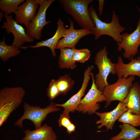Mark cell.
I'll return each mask as SVG.
<instances>
[{"instance_id": "cell-1", "label": "cell", "mask_w": 140, "mask_h": 140, "mask_svg": "<svg viewBox=\"0 0 140 140\" xmlns=\"http://www.w3.org/2000/svg\"><path fill=\"white\" fill-rule=\"evenodd\" d=\"M88 11L95 24L92 34L94 36L96 40L101 36L106 35L111 37L117 43L121 42V33L126 28L121 25L119 18L114 11L113 12L112 20L109 23L101 20L93 6L88 8Z\"/></svg>"}, {"instance_id": "cell-2", "label": "cell", "mask_w": 140, "mask_h": 140, "mask_svg": "<svg viewBox=\"0 0 140 140\" xmlns=\"http://www.w3.org/2000/svg\"><path fill=\"white\" fill-rule=\"evenodd\" d=\"M25 94L21 87H5L0 90V127L20 105Z\"/></svg>"}, {"instance_id": "cell-3", "label": "cell", "mask_w": 140, "mask_h": 140, "mask_svg": "<svg viewBox=\"0 0 140 140\" xmlns=\"http://www.w3.org/2000/svg\"><path fill=\"white\" fill-rule=\"evenodd\" d=\"M65 11L82 28L92 31L95 27L89 14L88 6L92 0H60Z\"/></svg>"}, {"instance_id": "cell-4", "label": "cell", "mask_w": 140, "mask_h": 140, "mask_svg": "<svg viewBox=\"0 0 140 140\" xmlns=\"http://www.w3.org/2000/svg\"><path fill=\"white\" fill-rule=\"evenodd\" d=\"M108 52L104 46L96 53L94 58V64L97 66L99 72L95 77V84L98 89L103 92L108 86L107 79L109 75L116 74V64L111 62L108 56Z\"/></svg>"}, {"instance_id": "cell-5", "label": "cell", "mask_w": 140, "mask_h": 140, "mask_svg": "<svg viewBox=\"0 0 140 140\" xmlns=\"http://www.w3.org/2000/svg\"><path fill=\"white\" fill-rule=\"evenodd\" d=\"M23 108L24 112L23 115L14 124L15 126L22 129L23 127V122L26 119L29 120L33 123L35 129H38L42 126V122L49 114L60 110L55 106L54 103L52 102L44 108L37 106L31 105L24 102Z\"/></svg>"}, {"instance_id": "cell-6", "label": "cell", "mask_w": 140, "mask_h": 140, "mask_svg": "<svg viewBox=\"0 0 140 140\" xmlns=\"http://www.w3.org/2000/svg\"><path fill=\"white\" fill-rule=\"evenodd\" d=\"M135 79V76L133 75H130L127 78H118L115 83L106 87L102 92L106 99L105 108L108 107L113 101L123 102Z\"/></svg>"}, {"instance_id": "cell-7", "label": "cell", "mask_w": 140, "mask_h": 140, "mask_svg": "<svg viewBox=\"0 0 140 140\" xmlns=\"http://www.w3.org/2000/svg\"><path fill=\"white\" fill-rule=\"evenodd\" d=\"M91 75L92 81L91 88L81 99L77 110L79 112L89 115L95 113L100 109L99 102L106 101L103 92L98 89L95 84L94 74L92 72Z\"/></svg>"}, {"instance_id": "cell-8", "label": "cell", "mask_w": 140, "mask_h": 140, "mask_svg": "<svg viewBox=\"0 0 140 140\" xmlns=\"http://www.w3.org/2000/svg\"><path fill=\"white\" fill-rule=\"evenodd\" d=\"M122 40L117 43V49L121 51L124 50V57L128 60L139 53L138 48L140 45V16L136 29L131 33L125 32L121 34Z\"/></svg>"}, {"instance_id": "cell-9", "label": "cell", "mask_w": 140, "mask_h": 140, "mask_svg": "<svg viewBox=\"0 0 140 140\" xmlns=\"http://www.w3.org/2000/svg\"><path fill=\"white\" fill-rule=\"evenodd\" d=\"M55 0H44L39 5L38 10L34 19L26 28L27 34L30 37L40 40L43 28L51 23L46 20V13L48 8Z\"/></svg>"}, {"instance_id": "cell-10", "label": "cell", "mask_w": 140, "mask_h": 140, "mask_svg": "<svg viewBox=\"0 0 140 140\" xmlns=\"http://www.w3.org/2000/svg\"><path fill=\"white\" fill-rule=\"evenodd\" d=\"M5 19L1 27L5 29L9 34L13 35L14 39L12 45L19 48L25 43H32L34 39L30 37L26 34L25 29L18 24L14 19L12 15H7L4 13Z\"/></svg>"}, {"instance_id": "cell-11", "label": "cell", "mask_w": 140, "mask_h": 140, "mask_svg": "<svg viewBox=\"0 0 140 140\" xmlns=\"http://www.w3.org/2000/svg\"><path fill=\"white\" fill-rule=\"evenodd\" d=\"M44 0H27L18 7L15 13L14 19L26 27L35 17L37 9Z\"/></svg>"}, {"instance_id": "cell-12", "label": "cell", "mask_w": 140, "mask_h": 140, "mask_svg": "<svg viewBox=\"0 0 140 140\" xmlns=\"http://www.w3.org/2000/svg\"><path fill=\"white\" fill-rule=\"evenodd\" d=\"M94 68L93 66L91 65L88 66L85 70L83 82L81 88L77 93L64 103H55L56 107L63 108L64 110L63 113L69 114L70 112H74L75 110L77 111L82 97L85 95V91L91 77V73Z\"/></svg>"}, {"instance_id": "cell-13", "label": "cell", "mask_w": 140, "mask_h": 140, "mask_svg": "<svg viewBox=\"0 0 140 140\" xmlns=\"http://www.w3.org/2000/svg\"><path fill=\"white\" fill-rule=\"evenodd\" d=\"M70 23L69 31L67 34L58 42L55 49H60L64 48H75L76 44L79 40L84 36L92 34L90 30L84 28L75 29L74 22L69 19Z\"/></svg>"}, {"instance_id": "cell-14", "label": "cell", "mask_w": 140, "mask_h": 140, "mask_svg": "<svg viewBox=\"0 0 140 140\" xmlns=\"http://www.w3.org/2000/svg\"><path fill=\"white\" fill-rule=\"evenodd\" d=\"M127 110L123 103L120 102L116 107L111 111L102 113L96 112L95 114L100 117L95 123L96 124H100L97 126V128L100 129L105 127L106 130L112 129L115 121Z\"/></svg>"}, {"instance_id": "cell-15", "label": "cell", "mask_w": 140, "mask_h": 140, "mask_svg": "<svg viewBox=\"0 0 140 140\" xmlns=\"http://www.w3.org/2000/svg\"><path fill=\"white\" fill-rule=\"evenodd\" d=\"M57 25V27L56 32L51 38L38 42L34 45L21 46L19 48L25 49L29 47L35 48L41 47H47L50 49L52 56L55 57L56 55L55 50L58 42L60 39L65 37L69 31V28L67 29L65 28L64 22L61 18L58 20Z\"/></svg>"}, {"instance_id": "cell-16", "label": "cell", "mask_w": 140, "mask_h": 140, "mask_svg": "<svg viewBox=\"0 0 140 140\" xmlns=\"http://www.w3.org/2000/svg\"><path fill=\"white\" fill-rule=\"evenodd\" d=\"M130 60L129 62L125 64L121 56L118 57L115 66L116 74L118 78H127L131 75L140 78V56L132 58Z\"/></svg>"}, {"instance_id": "cell-17", "label": "cell", "mask_w": 140, "mask_h": 140, "mask_svg": "<svg viewBox=\"0 0 140 140\" xmlns=\"http://www.w3.org/2000/svg\"><path fill=\"white\" fill-rule=\"evenodd\" d=\"M122 102L131 113L140 114V85L138 82H135L131 84Z\"/></svg>"}, {"instance_id": "cell-18", "label": "cell", "mask_w": 140, "mask_h": 140, "mask_svg": "<svg viewBox=\"0 0 140 140\" xmlns=\"http://www.w3.org/2000/svg\"><path fill=\"white\" fill-rule=\"evenodd\" d=\"M24 137L21 140H57V137L51 126L44 124L33 130H25Z\"/></svg>"}, {"instance_id": "cell-19", "label": "cell", "mask_w": 140, "mask_h": 140, "mask_svg": "<svg viewBox=\"0 0 140 140\" xmlns=\"http://www.w3.org/2000/svg\"><path fill=\"white\" fill-rule=\"evenodd\" d=\"M119 127L121 132L109 140H135L140 137V130L131 125L123 123Z\"/></svg>"}, {"instance_id": "cell-20", "label": "cell", "mask_w": 140, "mask_h": 140, "mask_svg": "<svg viewBox=\"0 0 140 140\" xmlns=\"http://www.w3.org/2000/svg\"><path fill=\"white\" fill-rule=\"evenodd\" d=\"M75 48H64L60 49V54L58 65L61 69H73L76 67L75 63L73 60V57Z\"/></svg>"}, {"instance_id": "cell-21", "label": "cell", "mask_w": 140, "mask_h": 140, "mask_svg": "<svg viewBox=\"0 0 140 140\" xmlns=\"http://www.w3.org/2000/svg\"><path fill=\"white\" fill-rule=\"evenodd\" d=\"M19 48L12 45H7L4 37L0 41V58L1 60L5 62L10 58L17 55L21 52Z\"/></svg>"}, {"instance_id": "cell-22", "label": "cell", "mask_w": 140, "mask_h": 140, "mask_svg": "<svg viewBox=\"0 0 140 140\" xmlns=\"http://www.w3.org/2000/svg\"><path fill=\"white\" fill-rule=\"evenodd\" d=\"M56 81L60 95H66L72 89L75 82L67 74L60 76Z\"/></svg>"}, {"instance_id": "cell-23", "label": "cell", "mask_w": 140, "mask_h": 140, "mask_svg": "<svg viewBox=\"0 0 140 140\" xmlns=\"http://www.w3.org/2000/svg\"><path fill=\"white\" fill-rule=\"evenodd\" d=\"M24 0H0V10L6 15L15 13L19 6Z\"/></svg>"}, {"instance_id": "cell-24", "label": "cell", "mask_w": 140, "mask_h": 140, "mask_svg": "<svg viewBox=\"0 0 140 140\" xmlns=\"http://www.w3.org/2000/svg\"><path fill=\"white\" fill-rule=\"evenodd\" d=\"M118 121L134 127L139 126L140 125V114H133L128 110L120 117Z\"/></svg>"}, {"instance_id": "cell-25", "label": "cell", "mask_w": 140, "mask_h": 140, "mask_svg": "<svg viewBox=\"0 0 140 140\" xmlns=\"http://www.w3.org/2000/svg\"><path fill=\"white\" fill-rule=\"evenodd\" d=\"M91 52L87 48L76 49L73 57V60L75 63L78 62L84 63L90 57Z\"/></svg>"}, {"instance_id": "cell-26", "label": "cell", "mask_w": 140, "mask_h": 140, "mask_svg": "<svg viewBox=\"0 0 140 140\" xmlns=\"http://www.w3.org/2000/svg\"><path fill=\"white\" fill-rule=\"evenodd\" d=\"M46 95L51 101H53L60 95L56 80H51L46 89Z\"/></svg>"}, {"instance_id": "cell-27", "label": "cell", "mask_w": 140, "mask_h": 140, "mask_svg": "<svg viewBox=\"0 0 140 140\" xmlns=\"http://www.w3.org/2000/svg\"><path fill=\"white\" fill-rule=\"evenodd\" d=\"M60 127L66 128L72 122H71L69 114L63 113L60 116L58 120Z\"/></svg>"}, {"instance_id": "cell-28", "label": "cell", "mask_w": 140, "mask_h": 140, "mask_svg": "<svg viewBox=\"0 0 140 140\" xmlns=\"http://www.w3.org/2000/svg\"><path fill=\"white\" fill-rule=\"evenodd\" d=\"M76 127V126L72 123L66 128L67 132L69 134H71L75 131Z\"/></svg>"}, {"instance_id": "cell-29", "label": "cell", "mask_w": 140, "mask_h": 140, "mask_svg": "<svg viewBox=\"0 0 140 140\" xmlns=\"http://www.w3.org/2000/svg\"><path fill=\"white\" fill-rule=\"evenodd\" d=\"M104 0H99V7L98 10L99 14L100 16L102 15V12L103 10V6L104 5Z\"/></svg>"}, {"instance_id": "cell-30", "label": "cell", "mask_w": 140, "mask_h": 140, "mask_svg": "<svg viewBox=\"0 0 140 140\" xmlns=\"http://www.w3.org/2000/svg\"><path fill=\"white\" fill-rule=\"evenodd\" d=\"M4 16V13L2 11L0 12V21H1L2 20V18Z\"/></svg>"}, {"instance_id": "cell-31", "label": "cell", "mask_w": 140, "mask_h": 140, "mask_svg": "<svg viewBox=\"0 0 140 140\" xmlns=\"http://www.w3.org/2000/svg\"><path fill=\"white\" fill-rule=\"evenodd\" d=\"M137 9H138V11H139V12L140 13V9L139 8H137Z\"/></svg>"}, {"instance_id": "cell-32", "label": "cell", "mask_w": 140, "mask_h": 140, "mask_svg": "<svg viewBox=\"0 0 140 140\" xmlns=\"http://www.w3.org/2000/svg\"><path fill=\"white\" fill-rule=\"evenodd\" d=\"M135 140H140V137Z\"/></svg>"}]
</instances>
